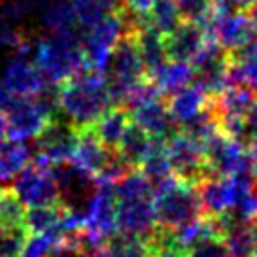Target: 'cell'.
Returning <instances> with one entry per match:
<instances>
[{
	"label": "cell",
	"instance_id": "52a82bcc",
	"mask_svg": "<svg viewBox=\"0 0 257 257\" xmlns=\"http://www.w3.org/2000/svg\"><path fill=\"white\" fill-rule=\"evenodd\" d=\"M102 74H104L106 83H108L112 102L119 106L125 102L128 93L144 80V63L140 59V53H138V48L131 32L125 34L115 44Z\"/></svg>",
	"mask_w": 257,
	"mask_h": 257
},
{
	"label": "cell",
	"instance_id": "44dd1931",
	"mask_svg": "<svg viewBox=\"0 0 257 257\" xmlns=\"http://www.w3.org/2000/svg\"><path fill=\"white\" fill-rule=\"evenodd\" d=\"M131 123V117H128V112L125 110V106H110L108 110L100 113L93 125H91V131L95 133V137L110 150H115V146L119 144L121 137L125 133V128L128 127Z\"/></svg>",
	"mask_w": 257,
	"mask_h": 257
},
{
	"label": "cell",
	"instance_id": "f35d334b",
	"mask_svg": "<svg viewBox=\"0 0 257 257\" xmlns=\"http://www.w3.org/2000/svg\"><path fill=\"white\" fill-rule=\"evenodd\" d=\"M6 137V119H4V113L0 110V140Z\"/></svg>",
	"mask_w": 257,
	"mask_h": 257
},
{
	"label": "cell",
	"instance_id": "8fae6325",
	"mask_svg": "<svg viewBox=\"0 0 257 257\" xmlns=\"http://www.w3.org/2000/svg\"><path fill=\"white\" fill-rule=\"evenodd\" d=\"M12 182V189L25 208L59 202V189L49 165L31 161Z\"/></svg>",
	"mask_w": 257,
	"mask_h": 257
},
{
	"label": "cell",
	"instance_id": "4fadbf2b",
	"mask_svg": "<svg viewBox=\"0 0 257 257\" xmlns=\"http://www.w3.org/2000/svg\"><path fill=\"white\" fill-rule=\"evenodd\" d=\"M202 146H204L206 165L212 174L233 176V174L249 170L246 144H242L238 140L216 131L202 142Z\"/></svg>",
	"mask_w": 257,
	"mask_h": 257
},
{
	"label": "cell",
	"instance_id": "f546056e",
	"mask_svg": "<svg viewBox=\"0 0 257 257\" xmlns=\"http://www.w3.org/2000/svg\"><path fill=\"white\" fill-rule=\"evenodd\" d=\"M25 206L17 199L12 187L2 185L0 189V225L2 227H23Z\"/></svg>",
	"mask_w": 257,
	"mask_h": 257
},
{
	"label": "cell",
	"instance_id": "ffe728a7",
	"mask_svg": "<svg viewBox=\"0 0 257 257\" xmlns=\"http://www.w3.org/2000/svg\"><path fill=\"white\" fill-rule=\"evenodd\" d=\"M167 104H169L170 115L174 117V121H176L178 127H180L182 123L195 117L204 108H208L210 96L193 81L187 87L180 89L174 95H170V100Z\"/></svg>",
	"mask_w": 257,
	"mask_h": 257
},
{
	"label": "cell",
	"instance_id": "d6986e66",
	"mask_svg": "<svg viewBox=\"0 0 257 257\" xmlns=\"http://www.w3.org/2000/svg\"><path fill=\"white\" fill-rule=\"evenodd\" d=\"M148 76H150V81L157 87V91L163 96L174 95L176 91H180V89L187 87L189 83H193L191 63L174 61V59H167L159 68H155Z\"/></svg>",
	"mask_w": 257,
	"mask_h": 257
},
{
	"label": "cell",
	"instance_id": "8992f818",
	"mask_svg": "<svg viewBox=\"0 0 257 257\" xmlns=\"http://www.w3.org/2000/svg\"><path fill=\"white\" fill-rule=\"evenodd\" d=\"M206 38L216 42L225 51H234L255 38V27L249 14L233 0H216L208 19L202 23Z\"/></svg>",
	"mask_w": 257,
	"mask_h": 257
},
{
	"label": "cell",
	"instance_id": "e0dca14e",
	"mask_svg": "<svg viewBox=\"0 0 257 257\" xmlns=\"http://www.w3.org/2000/svg\"><path fill=\"white\" fill-rule=\"evenodd\" d=\"M112 150L106 148L98 138L95 137V133L91 131V127L78 128V140L74 146V152L70 155V163L76 165L80 170L87 172L89 176L95 178L100 169L104 167V163L108 161Z\"/></svg>",
	"mask_w": 257,
	"mask_h": 257
},
{
	"label": "cell",
	"instance_id": "60d3db41",
	"mask_svg": "<svg viewBox=\"0 0 257 257\" xmlns=\"http://www.w3.org/2000/svg\"><path fill=\"white\" fill-rule=\"evenodd\" d=\"M0 189H2V184H0ZM0 229H2V225H0Z\"/></svg>",
	"mask_w": 257,
	"mask_h": 257
},
{
	"label": "cell",
	"instance_id": "6da1fadb",
	"mask_svg": "<svg viewBox=\"0 0 257 257\" xmlns=\"http://www.w3.org/2000/svg\"><path fill=\"white\" fill-rule=\"evenodd\" d=\"M59 112L76 128L91 127L100 113L113 104L104 74L81 70L57 85Z\"/></svg>",
	"mask_w": 257,
	"mask_h": 257
},
{
	"label": "cell",
	"instance_id": "836d02e7",
	"mask_svg": "<svg viewBox=\"0 0 257 257\" xmlns=\"http://www.w3.org/2000/svg\"><path fill=\"white\" fill-rule=\"evenodd\" d=\"M153 2L155 0H121V4L125 6V12L137 17H144L148 10L153 6Z\"/></svg>",
	"mask_w": 257,
	"mask_h": 257
},
{
	"label": "cell",
	"instance_id": "9c48e42d",
	"mask_svg": "<svg viewBox=\"0 0 257 257\" xmlns=\"http://www.w3.org/2000/svg\"><path fill=\"white\" fill-rule=\"evenodd\" d=\"M32 140H34V146L31 148L32 161L51 167V165L70 161V155L78 140V128L63 113H59L55 117H51L48 125L40 131V135Z\"/></svg>",
	"mask_w": 257,
	"mask_h": 257
},
{
	"label": "cell",
	"instance_id": "8d00e7d4",
	"mask_svg": "<svg viewBox=\"0 0 257 257\" xmlns=\"http://www.w3.org/2000/svg\"><path fill=\"white\" fill-rule=\"evenodd\" d=\"M10 98V93L8 89H6V85L2 83V78H0V108L6 104V100Z\"/></svg>",
	"mask_w": 257,
	"mask_h": 257
},
{
	"label": "cell",
	"instance_id": "ab89813d",
	"mask_svg": "<svg viewBox=\"0 0 257 257\" xmlns=\"http://www.w3.org/2000/svg\"><path fill=\"white\" fill-rule=\"evenodd\" d=\"M251 257H257V244H255V248H253V253H251Z\"/></svg>",
	"mask_w": 257,
	"mask_h": 257
},
{
	"label": "cell",
	"instance_id": "74e56055",
	"mask_svg": "<svg viewBox=\"0 0 257 257\" xmlns=\"http://www.w3.org/2000/svg\"><path fill=\"white\" fill-rule=\"evenodd\" d=\"M249 17H251L253 27H255V32H257V0H253V2L249 4Z\"/></svg>",
	"mask_w": 257,
	"mask_h": 257
},
{
	"label": "cell",
	"instance_id": "f1b7e54d",
	"mask_svg": "<svg viewBox=\"0 0 257 257\" xmlns=\"http://www.w3.org/2000/svg\"><path fill=\"white\" fill-rule=\"evenodd\" d=\"M70 2L81 31L102 19L106 14L119 10L121 6V0H70Z\"/></svg>",
	"mask_w": 257,
	"mask_h": 257
},
{
	"label": "cell",
	"instance_id": "603a6c76",
	"mask_svg": "<svg viewBox=\"0 0 257 257\" xmlns=\"http://www.w3.org/2000/svg\"><path fill=\"white\" fill-rule=\"evenodd\" d=\"M40 21L48 32H81L70 0L40 2Z\"/></svg>",
	"mask_w": 257,
	"mask_h": 257
},
{
	"label": "cell",
	"instance_id": "ba28073f",
	"mask_svg": "<svg viewBox=\"0 0 257 257\" xmlns=\"http://www.w3.org/2000/svg\"><path fill=\"white\" fill-rule=\"evenodd\" d=\"M165 152L169 157L170 170L178 180L197 185L204 178L212 176L206 165L202 142L182 133L180 128L169 140H165Z\"/></svg>",
	"mask_w": 257,
	"mask_h": 257
},
{
	"label": "cell",
	"instance_id": "484cf974",
	"mask_svg": "<svg viewBox=\"0 0 257 257\" xmlns=\"http://www.w3.org/2000/svg\"><path fill=\"white\" fill-rule=\"evenodd\" d=\"M64 206L61 202L42 204V206H29L25 208L23 227L29 234H40L63 229Z\"/></svg>",
	"mask_w": 257,
	"mask_h": 257
},
{
	"label": "cell",
	"instance_id": "d4e9b609",
	"mask_svg": "<svg viewBox=\"0 0 257 257\" xmlns=\"http://www.w3.org/2000/svg\"><path fill=\"white\" fill-rule=\"evenodd\" d=\"M153 138L146 133L144 128H140L137 123H128L125 128L123 137H121L119 144L115 146V152L121 159L128 165V169H138L146 159V155L152 150Z\"/></svg>",
	"mask_w": 257,
	"mask_h": 257
},
{
	"label": "cell",
	"instance_id": "7402d4cb",
	"mask_svg": "<svg viewBox=\"0 0 257 257\" xmlns=\"http://www.w3.org/2000/svg\"><path fill=\"white\" fill-rule=\"evenodd\" d=\"M231 66H229V80L236 85L257 91V38H251L242 48L231 51Z\"/></svg>",
	"mask_w": 257,
	"mask_h": 257
},
{
	"label": "cell",
	"instance_id": "e575fe53",
	"mask_svg": "<svg viewBox=\"0 0 257 257\" xmlns=\"http://www.w3.org/2000/svg\"><path fill=\"white\" fill-rule=\"evenodd\" d=\"M244 123H246L249 138L255 137L257 135V96H255V100H253V104L249 106L248 113H246V117H244Z\"/></svg>",
	"mask_w": 257,
	"mask_h": 257
},
{
	"label": "cell",
	"instance_id": "d590c367",
	"mask_svg": "<svg viewBox=\"0 0 257 257\" xmlns=\"http://www.w3.org/2000/svg\"><path fill=\"white\" fill-rule=\"evenodd\" d=\"M246 152H248L249 172H251L253 178L257 180V135L248 140V148H246Z\"/></svg>",
	"mask_w": 257,
	"mask_h": 257
},
{
	"label": "cell",
	"instance_id": "2e32d148",
	"mask_svg": "<svg viewBox=\"0 0 257 257\" xmlns=\"http://www.w3.org/2000/svg\"><path fill=\"white\" fill-rule=\"evenodd\" d=\"M206 32L201 23L193 21H180L174 31L165 36V46H167V55L174 61H185L191 63L193 57L197 55L206 44Z\"/></svg>",
	"mask_w": 257,
	"mask_h": 257
},
{
	"label": "cell",
	"instance_id": "83f0119b",
	"mask_svg": "<svg viewBox=\"0 0 257 257\" xmlns=\"http://www.w3.org/2000/svg\"><path fill=\"white\" fill-rule=\"evenodd\" d=\"M142 19L163 36H167L178 27V23L182 21V16L174 0H155Z\"/></svg>",
	"mask_w": 257,
	"mask_h": 257
},
{
	"label": "cell",
	"instance_id": "3957f363",
	"mask_svg": "<svg viewBox=\"0 0 257 257\" xmlns=\"http://www.w3.org/2000/svg\"><path fill=\"white\" fill-rule=\"evenodd\" d=\"M34 64L46 81L59 85L74 74L87 70L81 49V32H48L31 46Z\"/></svg>",
	"mask_w": 257,
	"mask_h": 257
},
{
	"label": "cell",
	"instance_id": "5b68a950",
	"mask_svg": "<svg viewBox=\"0 0 257 257\" xmlns=\"http://www.w3.org/2000/svg\"><path fill=\"white\" fill-rule=\"evenodd\" d=\"M153 208L157 225L167 229H178L202 214L197 185L174 176L153 191Z\"/></svg>",
	"mask_w": 257,
	"mask_h": 257
},
{
	"label": "cell",
	"instance_id": "ac0fdd59",
	"mask_svg": "<svg viewBox=\"0 0 257 257\" xmlns=\"http://www.w3.org/2000/svg\"><path fill=\"white\" fill-rule=\"evenodd\" d=\"M255 91L246 85L231 83L219 91L212 100L210 110L216 117H246L249 106L255 100Z\"/></svg>",
	"mask_w": 257,
	"mask_h": 257
},
{
	"label": "cell",
	"instance_id": "9a60e30c",
	"mask_svg": "<svg viewBox=\"0 0 257 257\" xmlns=\"http://www.w3.org/2000/svg\"><path fill=\"white\" fill-rule=\"evenodd\" d=\"M0 78H2V83L6 85L10 95L19 96L38 95L42 89L49 83L42 76V72L38 70V66L34 64V61H29L23 53L16 55L12 61H8Z\"/></svg>",
	"mask_w": 257,
	"mask_h": 257
},
{
	"label": "cell",
	"instance_id": "d6a6232c",
	"mask_svg": "<svg viewBox=\"0 0 257 257\" xmlns=\"http://www.w3.org/2000/svg\"><path fill=\"white\" fill-rule=\"evenodd\" d=\"M185 257H229L219 236H208L189 248Z\"/></svg>",
	"mask_w": 257,
	"mask_h": 257
},
{
	"label": "cell",
	"instance_id": "7a4b0ae2",
	"mask_svg": "<svg viewBox=\"0 0 257 257\" xmlns=\"http://www.w3.org/2000/svg\"><path fill=\"white\" fill-rule=\"evenodd\" d=\"M117 233L144 238L157 225L153 187L138 169L128 170L113 184Z\"/></svg>",
	"mask_w": 257,
	"mask_h": 257
},
{
	"label": "cell",
	"instance_id": "30bf717a",
	"mask_svg": "<svg viewBox=\"0 0 257 257\" xmlns=\"http://www.w3.org/2000/svg\"><path fill=\"white\" fill-rule=\"evenodd\" d=\"M229 66H231L229 51H225L216 42L206 40L202 49L191 61L193 81L208 96H216L219 91L231 85Z\"/></svg>",
	"mask_w": 257,
	"mask_h": 257
},
{
	"label": "cell",
	"instance_id": "4316f807",
	"mask_svg": "<svg viewBox=\"0 0 257 257\" xmlns=\"http://www.w3.org/2000/svg\"><path fill=\"white\" fill-rule=\"evenodd\" d=\"M138 170L146 176V180L152 184L153 191L161 187L163 184H167L170 178L174 176L170 170V163L165 152V140L153 138L152 150L146 155V159L142 161V165L138 167Z\"/></svg>",
	"mask_w": 257,
	"mask_h": 257
},
{
	"label": "cell",
	"instance_id": "cb8c5ba5",
	"mask_svg": "<svg viewBox=\"0 0 257 257\" xmlns=\"http://www.w3.org/2000/svg\"><path fill=\"white\" fill-rule=\"evenodd\" d=\"M32 161L31 146L25 140L6 137L0 140V182H10Z\"/></svg>",
	"mask_w": 257,
	"mask_h": 257
},
{
	"label": "cell",
	"instance_id": "1f68e13d",
	"mask_svg": "<svg viewBox=\"0 0 257 257\" xmlns=\"http://www.w3.org/2000/svg\"><path fill=\"white\" fill-rule=\"evenodd\" d=\"M178 6V12L184 21L193 23H204L214 10L216 0H174Z\"/></svg>",
	"mask_w": 257,
	"mask_h": 257
},
{
	"label": "cell",
	"instance_id": "4dcf8cb0",
	"mask_svg": "<svg viewBox=\"0 0 257 257\" xmlns=\"http://www.w3.org/2000/svg\"><path fill=\"white\" fill-rule=\"evenodd\" d=\"M25 227H2L0 229V257H19L27 240Z\"/></svg>",
	"mask_w": 257,
	"mask_h": 257
},
{
	"label": "cell",
	"instance_id": "277c9868",
	"mask_svg": "<svg viewBox=\"0 0 257 257\" xmlns=\"http://www.w3.org/2000/svg\"><path fill=\"white\" fill-rule=\"evenodd\" d=\"M140 17L131 16L128 12H110L96 23L81 31V49L85 57V68L95 72H104L108 59L115 44L128 32H133Z\"/></svg>",
	"mask_w": 257,
	"mask_h": 257
},
{
	"label": "cell",
	"instance_id": "5bb4252c",
	"mask_svg": "<svg viewBox=\"0 0 257 257\" xmlns=\"http://www.w3.org/2000/svg\"><path fill=\"white\" fill-rule=\"evenodd\" d=\"M83 217H85V227L100 234L104 240L112 238L117 233L113 184H96L93 195L85 202Z\"/></svg>",
	"mask_w": 257,
	"mask_h": 257
},
{
	"label": "cell",
	"instance_id": "7c38bea8",
	"mask_svg": "<svg viewBox=\"0 0 257 257\" xmlns=\"http://www.w3.org/2000/svg\"><path fill=\"white\" fill-rule=\"evenodd\" d=\"M0 110L6 119V135L19 140L36 138L51 119L34 96L10 95L6 104Z\"/></svg>",
	"mask_w": 257,
	"mask_h": 257
}]
</instances>
